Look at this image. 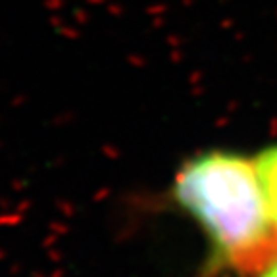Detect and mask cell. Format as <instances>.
<instances>
[{"instance_id":"6da1fadb","label":"cell","mask_w":277,"mask_h":277,"mask_svg":"<svg viewBox=\"0 0 277 277\" xmlns=\"http://www.w3.org/2000/svg\"><path fill=\"white\" fill-rule=\"evenodd\" d=\"M175 196L235 269L262 273L277 260V235L256 162L227 152L198 156L177 175Z\"/></svg>"},{"instance_id":"3957f363","label":"cell","mask_w":277,"mask_h":277,"mask_svg":"<svg viewBox=\"0 0 277 277\" xmlns=\"http://www.w3.org/2000/svg\"><path fill=\"white\" fill-rule=\"evenodd\" d=\"M260 277H277V260H273V262L260 273Z\"/></svg>"},{"instance_id":"7a4b0ae2","label":"cell","mask_w":277,"mask_h":277,"mask_svg":"<svg viewBox=\"0 0 277 277\" xmlns=\"http://www.w3.org/2000/svg\"><path fill=\"white\" fill-rule=\"evenodd\" d=\"M256 170H258L260 181H262L264 196H266L269 222L277 235V147L264 150L258 156Z\"/></svg>"}]
</instances>
